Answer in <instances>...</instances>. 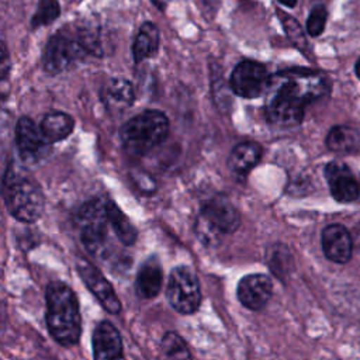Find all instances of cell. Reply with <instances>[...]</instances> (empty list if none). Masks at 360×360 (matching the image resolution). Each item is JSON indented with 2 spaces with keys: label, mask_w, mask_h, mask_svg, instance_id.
I'll use <instances>...</instances> for the list:
<instances>
[{
  "label": "cell",
  "mask_w": 360,
  "mask_h": 360,
  "mask_svg": "<svg viewBox=\"0 0 360 360\" xmlns=\"http://www.w3.org/2000/svg\"><path fill=\"white\" fill-rule=\"evenodd\" d=\"M94 360H122V339L117 328L108 322H100L91 338Z\"/></svg>",
  "instance_id": "obj_15"
},
{
  "label": "cell",
  "mask_w": 360,
  "mask_h": 360,
  "mask_svg": "<svg viewBox=\"0 0 360 360\" xmlns=\"http://www.w3.org/2000/svg\"><path fill=\"white\" fill-rule=\"evenodd\" d=\"M263 149L259 143L246 141L238 143L229 153L228 166L232 173L238 176H246L260 160Z\"/></svg>",
  "instance_id": "obj_17"
},
{
  "label": "cell",
  "mask_w": 360,
  "mask_h": 360,
  "mask_svg": "<svg viewBox=\"0 0 360 360\" xmlns=\"http://www.w3.org/2000/svg\"><path fill=\"white\" fill-rule=\"evenodd\" d=\"M86 55H89V52L79 34H70L63 30L48 41L42 53V65L48 73L59 75L69 70Z\"/></svg>",
  "instance_id": "obj_6"
},
{
  "label": "cell",
  "mask_w": 360,
  "mask_h": 360,
  "mask_svg": "<svg viewBox=\"0 0 360 360\" xmlns=\"http://www.w3.org/2000/svg\"><path fill=\"white\" fill-rule=\"evenodd\" d=\"M326 18H328V11L323 6L318 4L311 10L307 20V31L309 32L311 37H318L323 32Z\"/></svg>",
  "instance_id": "obj_26"
},
{
  "label": "cell",
  "mask_w": 360,
  "mask_h": 360,
  "mask_svg": "<svg viewBox=\"0 0 360 360\" xmlns=\"http://www.w3.org/2000/svg\"><path fill=\"white\" fill-rule=\"evenodd\" d=\"M107 215H108V224L112 228L115 236L127 246H131L135 243L138 238L136 228L132 225V222L128 219V217L118 208V205L112 201H107Z\"/></svg>",
  "instance_id": "obj_22"
},
{
  "label": "cell",
  "mask_w": 360,
  "mask_h": 360,
  "mask_svg": "<svg viewBox=\"0 0 360 360\" xmlns=\"http://www.w3.org/2000/svg\"><path fill=\"white\" fill-rule=\"evenodd\" d=\"M169 120L158 110H146L128 120L120 131L122 146L132 156H143L165 141Z\"/></svg>",
  "instance_id": "obj_4"
},
{
  "label": "cell",
  "mask_w": 360,
  "mask_h": 360,
  "mask_svg": "<svg viewBox=\"0 0 360 360\" xmlns=\"http://www.w3.org/2000/svg\"><path fill=\"white\" fill-rule=\"evenodd\" d=\"M278 3L288 6V7H294L297 4V0H278Z\"/></svg>",
  "instance_id": "obj_30"
},
{
  "label": "cell",
  "mask_w": 360,
  "mask_h": 360,
  "mask_svg": "<svg viewBox=\"0 0 360 360\" xmlns=\"http://www.w3.org/2000/svg\"><path fill=\"white\" fill-rule=\"evenodd\" d=\"M352 239H353V246H357L360 249V224H357L353 229L352 233Z\"/></svg>",
  "instance_id": "obj_28"
},
{
  "label": "cell",
  "mask_w": 360,
  "mask_h": 360,
  "mask_svg": "<svg viewBox=\"0 0 360 360\" xmlns=\"http://www.w3.org/2000/svg\"><path fill=\"white\" fill-rule=\"evenodd\" d=\"M354 73H356V76L360 79V58L357 59V62H356V65H354Z\"/></svg>",
  "instance_id": "obj_31"
},
{
  "label": "cell",
  "mask_w": 360,
  "mask_h": 360,
  "mask_svg": "<svg viewBox=\"0 0 360 360\" xmlns=\"http://www.w3.org/2000/svg\"><path fill=\"white\" fill-rule=\"evenodd\" d=\"M108 225L107 201L101 198H93L84 202L76 214V226L80 239L86 249L94 256L104 253Z\"/></svg>",
  "instance_id": "obj_5"
},
{
  "label": "cell",
  "mask_w": 360,
  "mask_h": 360,
  "mask_svg": "<svg viewBox=\"0 0 360 360\" xmlns=\"http://www.w3.org/2000/svg\"><path fill=\"white\" fill-rule=\"evenodd\" d=\"M270 75L264 65L253 60L239 62L231 73L229 84L236 96L256 98L266 93Z\"/></svg>",
  "instance_id": "obj_8"
},
{
  "label": "cell",
  "mask_w": 360,
  "mask_h": 360,
  "mask_svg": "<svg viewBox=\"0 0 360 360\" xmlns=\"http://www.w3.org/2000/svg\"><path fill=\"white\" fill-rule=\"evenodd\" d=\"M173 0H152V3L158 7V8H160V10H163L169 3H172Z\"/></svg>",
  "instance_id": "obj_29"
},
{
  "label": "cell",
  "mask_w": 360,
  "mask_h": 360,
  "mask_svg": "<svg viewBox=\"0 0 360 360\" xmlns=\"http://www.w3.org/2000/svg\"><path fill=\"white\" fill-rule=\"evenodd\" d=\"M276 13L278 14V18H280V22L288 37V39L292 42V45L301 51L305 56H309L308 55V51H311V46L305 38V34L301 28V25L298 24V21L295 18H292L290 14L281 11L280 8L276 10Z\"/></svg>",
  "instance_id": "obj_23"
},
{
  "label": "cell",
  "mask_w": 360,
  "mask_h": 360,
  "mask_svg": "<svg viewBox=\"0 0 360 360\" xmlns=\"http://www.w3.org/2000/svg\"><path fill=\"white\" fill-rule=\"evenodd\" d=\"M135 98L132 84L125 79H111L101 89V100L108 108H128Z\"/></svg>",
  "instance_id": "obj_18"
},
{
  "label": "cell",
  "mask_w": 360,
  "mask_h": 360,
  "mask_svg": "<svg viewBox=\"0 0 360 360\" xmlns=\"http://www.w3.org/2000/svg\"><path fill=\"white\" fill-rule=\"evenodd\" d=\"M39 128H41L42 135L46 138V141L49 143H53V142H59V141L68 138L73 132L75 121L66 112L53 111V112L46 114L42 118Z\"/></svg>",
  "instance_id": "obj_20"
},
{
  "label": "cell",
  "mask_w": 360,
  "mask_h": 360,
  "mask_svg": "<svg viewBox=\"0 0 360 360\" xmlns=\"http://www.w3.org/2000/svg\"><path fill=\"white\" fill-rule=\"evenodd\" d=\"M15 145L20 158L31 163L39 162L51 150V143L42 135L41 128L28 117H22L17 122Z\"/></svg>",
  "instance_id": "obj_9"
},
{
  "label": "cell",
  "mask_w": 360,
  "mask_h": 360,
  "mask_svg": "<svg viewBox=\"0 0 360 360\" xmlns=\"http://www.w3.org/2000/svg\"><path fill=\"white\" fill-rule=\"evenodd\" d=\"M159 30L153 22H143L135 37L132 55L135 62H142L156 55L159 49Z\"/></svg>",
  "instance_id": "obj_21"
},
{
  "label": "cell",
  "mask_w": 360,
  "mask_h": 360,
  "mask_svg": "<svg viewBox=\"0 0 360 360\" xmlns=\"http://www.w3.org/2000/svg\"><path fill=\"white\" fill-rule=\"evenodd\" d=\"M163 283V270L158 257L152 256L146 259L136 274L135 290L141 298L149 300L160 292Z\"/></svg>",
  "instance_id": "obj_16"
},
{
  "label": "cell",
  "mask_w": 360,
  "mask_h": 360,
  "mask_svg": "<svg viewBox=\"0 0 360 360\" xmlns=\"http://www.w3.org/2000/svg\"><path fill=\"white\" fill-rule=\"evenodd\" d=\"M322 250L333 263H346L353 253L352 233L340 224H330L323 228L321 236Z\"/></svg>",
  "instance_id": "obj_14"
},
{
  "label": "cell",
  "mask_w": 360,
  "mask_h": 360,
  "mask_svg": "<svg viewBox=\"0 0 360 360\" xmlns=\"http://www.w3.org/2000/svg\"><path fill=\"white\" fill-rule=\"evenodd\" d=\"M325 177L332 197L339 202L354 201L360 194V186L352 170L340 162H330L325 166Z\"/></svg>",
  "instance_id": "obj_13"
},
{
  "label": "cell",
  "mask_w": 360,
  "mask_h": 360,
  "mask_svg": "<svg viewBox=\"0 0 360 360\" xmlns=\"http://www.w3.org/2000/svg\"><path fill=\"white\" fill-rule=\"evenodd\" d=\"M76 269L86 287L98 300L103 308L110 314H120L122 308L120 298L117 297L112 285L103 276V273L86 259H79L76 263Z\"/></svg>",
  "instance_id": "obj_10"
},
{
  "label": "cell",
  "mask_w": 360,
  "mask_h": 360,
  "mask_svg": "<svg viewBox=\"0 0 360 360\" xmlns=\"http://www.w3.org/2000/svg\"><path fill=\"white\" fill-rule=\"evenodd\" d=\"M326 146L335 153L360 152V131L347 125H336L330 128L326 136Z\"/></svg>",
  "instance_id": "obj_19"
},
{
  "label": "cell",
  "mask_w": 360,
  "mask_h": 360,
  "mask_svg": "<svg viewBox=\"0 0 360 360\" xmlns=\"http://www.w3.org/2000/svg\"><path fill=\"white\" fill-rule=\"evenodd\" d=\"M3 197L8 212L20 222H35L44 212L45 198L39 184L27 172L10 166L3 180Z\"/></svg>",
  "instance_id": "obj_3"
},
{
  "label": "cell",
  "mask_w": 360,
  "mask_h": 360,
  "mask_svg": "<svg viewBox=\"0 0 360 360\" xmlns=\"http://www.w3.org/2000/svg\"><path fill=\"white\" fill-rule=\"evenodd\" d=\"M330 84L319 72L288 69L270 75L266 89L264 114L274 127L290 128L301 124L305 105L328 96Z\"/></svg>",
  "instance_id": "obj_1"
},
{
  "label": "cell",
  "mask_w": 360,
  "mask_h": 360,
  "mask_svg": "<svg viewBox=\"0 0 360 360\" xmlns=\"http://www.w3.org/2000/svg\"><path fill=\"white\" fill-rule=\"evenodd\" d=\"M162 350L170 360H191L187 345L174 332H169L163 336Z\"/></svg>",
  "instance_id": "obj_24"
},
{
  "label": "cell",
  "mask_w": 360,
  "mask_h": 360,
  "mask_svg": "<svg viewBox=\"0 0 360 360\" xmlns=\"http://www.w3.org/2000/svg\"><path fill=\"white\" fill-rule=\"evenodd\" d=\"M166 297L173 309L190 315L195 312L201 302L198 277L188 266H177L172 270L167 281Z\"/></svg>",
  "instance_id": "obj_7"
},
{
  "label": "cell",
  "mask_w": 360,
  "mask_h": 360,
  "mask_svg": "<svg viewBox=\"0 0 360 360\" xmlns=\"http://www.w3.org/2000/svg\"><path fill=\"white\" fill-rule=\"evenodd\" d=\"M218 233H232L240 225V215L225 195L210 198L200 214Z\"/></svg>",
  "instance_id": "obj_11"
},
{
  "label": "cell",
  "mask_w": 360,
  "mask_h": 360,
  "mask_svg": "<svg viewBox=\"0 0 360 360\" xmlns=\"http://www.w3.org/2000/svg\"><path fill=\"white\" fill-rule=\"evenodd\" d=\"M273 294L271 280L262 273L248 274L238 283L236 295L242 305L252 311L264 308Z\"/></svg>",
  "instance_id": "obj_12"
},
{
  "label": "cell",
  "mask_w": 360,
  "mask_h": 360,
  "mask_svg": "<svg viewBox=\"0 0 360 360\" xmlns=\"http://www.w3.org/2000/svg\"><path fill=\"white\" fill-rule=\"evenodd\" d=\"M46 325L51 336L65 347L77 345L82 316L73 290L62 281H51L45 290Z\"/></svg>",
  "instance_id": "obj_2"
},
{
  "label": "cell",
  "mask_w": 360,
  "mask_h": 360,
  "mask_svg": "<svg viewBox=\"0 0 360 360\" xmlns=\"http://www.w3.org/2000/svg\"><path fill=\"white\" fill-rule=\"evenodd\" d=\"M10 69H11V59H10L8 48L3 41H0V82L8 77Z\"/></svg>",
  "instance_id": "obj_27"
},
{
  "label": "cell",
  "mask_w": 360,
  "mask_h": 360,
  "mask_svg": "<svg viewBox=\"0 0 360 360\" xmlns=\"http://www.w3.org/2000/svg\"><path fill=\"white\" fill-rule=\"evenodd\" d=\"M60 13V7L58 0H39L37 13L32 17L31 25L34 28H38L41 25L51 24L53 20L58 18Z\"/></svg>",
  "instance_id": "obj_25"
}]
</instances>
